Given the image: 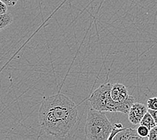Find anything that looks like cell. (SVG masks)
<instances>
[{"instance_id":"obj_1","label":"cell","mask_w":157,"mask_h":140,"mask_svg":"<svg viewBox=\"0 0 157 140\" xmlns=\"http://www.w3.org/2000/svg\"><path fill=\"white\" fill-rule=\"evenodd\" d=\"M77 105L61 93L44 97L39 109L41 130L56 138H64L77 123Z\"/></svg>"},{"instance_id":"obj_2","label":"cell","mask_w":157,"mask_h":140,"mask_svg":"<svg viewBox=\"0 0 157 140\" xmlns=\"http://www.w3.org/2000/svg\"><path fill=\"white\" fill-rule=\"evenodd\" d=\"M113 125L104 112L94 109L87 113L85 132L86 138L90 140H108L111 134Z\"/></svg>"},{"instance_id":"obj_3","label":"cell","mask_w":157,"mask_h":140,"mask_svg":"<svg viewBox=\"0 0 157 140\" xmlns=\"http://www.w3.org/2000/svg\"><path fill=\"white\" fill-rule=\"evenodd\" d=\"M112 84L105 83L101 84L92 93L89 100L93 109L101 112H117L118 102H115L111 97Z\"/></svg>"},{"instance_id":"obj_4","label":"cell","mask_w":157,"mask_h":140,"mask_svg":"<svg viewBox=\"0 0 157 140\" xmlns=\"http://www.w3.org/2000/svg\"><path fill=\"white\" fill-rule=\"evenodd\" d=\"M147 111L148 108L144 104L134 102L128 112V119L132 124L137 125Z\"/></svg>"},{"instance_id":"obj_5","label":"cell","mask_w":157,"mask_h":140,"mask_svg":"<svg viewBox=\"0 0 157 140\" xmlns=\"http://www.w3.org/2000/svg\"><path fill=\"white\" fill-rule=\"evenodd\" d=\"M110 94H111L112 100L115 102L123 101L129 96L126 86L120 83H117L112 85Z\"/></svg>"},{"instance_id":"obj_6","label":"cell","mask_w":157,"mask_h":140,"mask_svg":"<svg viewBox=\"0 0 157 140\" xmlns=\"http://www.w3.org/2000/svg\"><path fill=\"white\" fill-rule=\"evenodd\" d=\"M113 140H131V139H144L138 134L136 129L133 128H124L122 131L117 134L113 138Z\"/></svg>"},{"instance_id":"obj_7","label":"cell","mask_w":157,"mask_h":140,"mask_svg":"<svg viewBox=\"0 0 157 140\" xmlns=\"http://www.w3.org/2000/svg\"><path fill=\"white\" fill-rule=\"evenodd\" d=\"M135 100L134 96L129 95L127 97V98L123 100V101L118 102V105H117V112L128 114L131 106H132Z\"/></svg>"},{"instance_id":"obj_8","label":"cell","mask_w":157,"mask_h":140,"mask_svg":"<svg viewBox=\"0 0 157 140\" xmlns=\"http://www.w3.org/2000/svg\"><path fill=\"white\" fill-rule=\"evenodd\" d=\"M139 124L141 125H144V126L147 127L149 130L151 129H152L153 127L156 126V123L155 122L154 118H153L151 113H150L148 111H147L146 113L144 115V117H142Z\"/></svg>"},{"instance_id":"obj_9","label":"cell","mask_w":157,"mask_h":140,"mask_svg":"<svg viewBox=\"0 0 157 140\" xmlns=\"http://www.w3.org/2000/svg\"><path fill=\"white\" fill-rule=\"evenodd\" d=\"M13 22V16L11 14L6 13L0 15V31L5 29Z\"/></svg>"},{"instance_id":"obj_10","label":"cell","mask_w":157,"mask_h":140,"mask_svg":"<svg viewBox=\"0 0 157 140\" xmlns=\"http://www.w3.org/2000/svg\"><path fill=\"white\" fill-rule=\"evenodd\" d=\"M124 129L122 123H115L113 125V128L112 130L111 131V134H110L108 139L109 140H113V138L115 136L117 133L120 132V131H122Z\"/></svg>"},{"instance_id":"obj_11","label":"cell","mask_w":157,"mask_h":140,"mask_svg":"<svg viewBox=\"0 0 157 140\" xmlns=\"http://www.w3.org/2000/svg\"><path fill=\"white\" fill-rule=\"evenodd\" d=\"M136 131H137L138 134L143 139H145V138L148 137V133H149V129L146 127L144 126V125H140V126H139L137 128Z\"/></svg>"},{"instance_id":"obj_12","label":"cell","mask_w":157,"mask_h":140,"mask_svg":"<svg viewBox=\"0 0 157 140\" xmlns=\"http://www.w3.org/2000/svg\"><path fill=\"white\" fill-rule=\"evenodd\" d=\"M148 109H151L153 110H157V96L150 98L147 100V104H146Z\"/></svg>"},{"instance_id":"obj_13","label":"cell","mask_w":157,"mask_h":140,"mask_svg":"<svg viewBox=\"0 0 157 140\" xmlns=\"http://www.w3.org/2000/svg\"><path fill=\"white\" fill-rule=\"evenodd\" d=\"M147 138L149 140H157V125L150 129Z\"/></svg>"},{"instance_id":"obj_14","label":"cell","mask_w":157,"mask_h":140,"mask_svg":"<svg viewBox=\"0 0 157 140\" xmlns=\"http://www.w3.org/2000/svg\"><path fill=\"white\" fill-rule=\"evenodd\" d=\"M8 11V6L0 0V15L7 13Z\"/></svg>"},{"instance_id":"obj_15","label":"cell","mask_w":157,"mask_h":140,"mask_svg":"<svg viewBox=\"0 0 157 140\" xmlns=\"http://www.w3.org/2000/svg\"><path fill=\"white\" fill-rule=\"evenodd\" d=\"M8 6H14L18 2V0H1Z\"/></svg>"},{"instance_id":"obj_16","label":"cell","mask_w":157,"mask_h":140,"mask_svg":"<svg viewBox=\"0 0 157 140\" xmlns=\"http://www.w3.org/2000/svg\"><path fill=\"white\" fill-rule=\"evenodd\" d=\"M148 111L150 113H151L152 117H153V118H154L156 125H157V110H151V109H148Z\"/></svg>"}]
</instances>
